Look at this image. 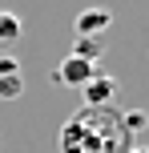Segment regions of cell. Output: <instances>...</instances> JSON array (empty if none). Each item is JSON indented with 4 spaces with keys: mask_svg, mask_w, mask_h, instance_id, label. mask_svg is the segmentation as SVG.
Listing matches in <instances>:
<instances>
[{
    "mask_svg": "<svg viewBox=\"0 0 149 153\" xmlns=\"http://www.w3.org/2000/svg\"><path fill=\"white\" fill-rule=\"evenodd\" d=\"M20 32H24L20 16H16V12H4V8H0V45H16V40H20Z\"/></svg>",
    "mask_w": 149,
    "mask_h": 153,
    "instance_id": "5",
    "label": "cell"
},
{
    "mask_svg": "<svg viewBox=\"0 0 149 153\" xmlns=\"http://www.w3.org/2000/svg\"><path fill=\"white\" fill-rule=\"evenodd\" d=\"M113 24L109 8H81L77 12V36H97V32H105Z\"/></svg>",
    "mask_w": 149,
    "mask_h": 153,
    "instance_id": "4",
    "label": "cell"
},
{
    "mask_svg": "<svg viewBox=\"0 0 149 153\" xmlns=\"http://www.w3.org/2000/svg\"><path fill=\"white\" fill-rule=\"evenodd\" d=\"M73 56H81V61H101V40L97 36H77V48H73Z\"/></svg>",
    "mask_w": 149,
    "mask_h": 153,
    "instance_id": "6",
    "label": "cell"
},
{
    "mask_svg": "<svg viewBox=\"0 0 149 153\" xmlns=\"http://www.w3.org/2000/svg\"><path fill=\"white\" fill-rule=\"evenodd\" d=\"M129 129L125 113H117L113 105L101 109H81L73 121H64L61 129V153H129Z\"/></svg>",
    "mask_w": 149,
    "mask_h": 153,
    "instance_id": "1",
    "label": "cell"
},
{
    "mask_svg": "<svg viewBox=\"0 0 149 153\" xmlns=\"http://www.w3.org/2000/svg\"><path fill=\"white\" fill-rule=\"evenodd\" d=\"M113 97H117V81H113V76H101V73H97L93 81L85 85V105H89V109L113 105Z\"/></svg>",
    "mask_w": 149,
    "mask_h": 153,
    "instance_id": "3",
    "label": "cell"
},
{
    "mask_svg": "<svg viewBox=\"0 0 149 153\" xmlns=\"http://www.w3.org/2000/svg\"><path fill=\"white\" fill-rule=\"evenodd\" d=\"M20 93H24L20 73H8V76H0V101H16Z\"/></svg>",
    "mask_w": 149,
    "mask_h": 153,
    "instance_id": "7",
    "label": "cell"
},
{
    "mask_svg": "<svg viewBox=\"0 0 149 153\" xmlns=\"http://www.w3.org/2000/svg\"><path fill=\"white\" fill-rule=\"evenodd\" d=\"M97 73H101V69H97L93 61H81V56H73V53H69V56L61 61V73H56V81H61V85H77V89H85V85L93 81Z\"/></svg>",
    "mask_w": 149,
    "mask_h": 153,
    "instance_id": "2",
    "label": "cell"
},
{
    "mask_svg": "<svg viewBox=\"0 0 149 153\" xmlns=\"http://www.w3.org/2000/svg\"><path fill=\"white\" fill-rule=\"evenodd\" d=\"M129 153H149V149H129Z\"/></svg>",
    "mask_w": 149,
    "mask_h": 153,
    "instance_id": "9",
    "label": "cell"
},
{
    "mask_svg": "<svg viewBox=\"0 0 149 153\" xmlns=\"http://www.w3.org/2000/svg\"><path fill=\"white\" fill-rule=\"evenodd\" d=\"M8 73H20V65L12 56H0V76H8Z\"/></svg>",
    "mask_w": 149,
    "mask_h": 153,
    "instance_id": "8",
    "label": "cell"
}]
</instances>
